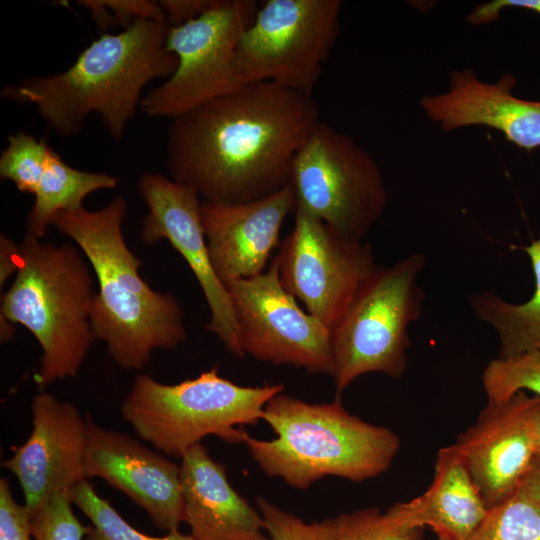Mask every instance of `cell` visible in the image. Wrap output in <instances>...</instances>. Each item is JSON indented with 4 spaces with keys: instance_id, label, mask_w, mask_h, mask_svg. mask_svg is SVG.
<instances>
[{
    "instance_id": "cell-1",
    "label": "cell",
    "mask_w": 540,
    "mask_h": 540,
    "mask_svg": "<svg viewBox=\"0 0 540 540\" xmlns=\"http://www.w3.org/2000/svg\"><path fill=\"white\" fill-rule=\"evenodd\" d=\"M319 121L311 95L274 82L246 84L172 119L167 168L203 201L261 199L290 182L296 155Z\"/></svg>"
},
{
    "instance_id": "cell-2",
    "label": "cell",
    "mask_w": 540,
    "mask_h": 540,
    "mask_svg": "<svg viewBox=\"0 0 540 540\" xmlns=\"http://www.w3.org/2000/svg\"><path fill=\"white\" fill-rule=\"evenodd\" d=\"M166 20L140 19L116 34L93 41L63 72L23 78L5 85L1 96L36 106L38 114L60 136L78 133L92 112L120 140L140 108L144 87L169 78L178 65L166 46Z\"/></svg>"
},
{
    "instance_id": "cell-3",
    "label": "cell",
    "mask_w": 540,
    "mask_h": 540,
    "mask_svg": "<svg viewBox=\"0 0 540 540\" xmlns=\"http://www.w3.org/2000/svg\"><path fill=\"white\" fill-rule=\"evenodd\" d=\"M126 212L127 202L118 195L99 210L61 212L53 225L76 243L97 278L91 313L96 339L117 365L141 370L155 349L171 350L186 341L187 331L178 300L141 277L142 263L122 231Z\"/></svg>"
},
{
    "instance_id": "cell-4",
    "label": "cell",
    "mask_w": 540,
    "mask_h": 540,
    "mask_svg": "<svg viewBox=\"0 0 540 540\" xmlns=\"http://www.w3.org/2000/svg\"><path fill=\"white\" fill-rule=\"evenodd\" d=\"M262 420L276 437L246 434L243 443L266 475L296 489L326 476L374 478L390 468L400 449L396 433L350 414L338 398L313 404L281 392L267 402Z\"/></svg>"
},
{
    "instance_id": "cell-5",
    "label": "cell",
    "mask_w": 540,
    "mask_h": 540,
    "mask_svg": "<svg viewBox=\"0 0 540 540\" xmlns=\"http://www.w3.org/2000/svg\"><path fill=\"white\" fill-rule=\"evenodd\" d=\"M19 245L18 270L1 297L0 317L24 326L38 341L42 356L34 379L44 390L75 377L94 344L95 292L90 264L78 247L27 233Z\"/></svg>"
},
{
    "instance_id": "cell-6",
    "label": "cell",
    "mask_w": 540,
    "mask_h": 540,
    "mask_svg": "<svg viewBox=\"0 0 540 540\" xmlns=\"http://www.w3.org/2000/svg\"><path fill=\"white\" fill-rule=\"evenodd\" d=\"M283 388V384L241 386L220 376L217 366L177 384L141 374L121 413L140 439L166 456L181 458L208 435L243 442L247 433L241 426L262 420L265 405Z\"/></svg>"
},
{
    "instance_id": "cell-7",
    "label": "cell",
    "mask_w": 540,
    "mask_h": 540,
    "mask_svg": "<svg viewBox=\"0 0 540 540\" xmlns=\"http://www.w3.org/2000/svg\"><path fill=\"white\" fill-rule=\"evenodd\" d=\"M425 264L423 253H413L388 266L376 265L361 284L331 330V376L338 395L368 373L394 379L405 373L409 326L423 310L418 278Z\"/></svg>"
},
{
    "instance_id": "cell-8",
    "label": "cell",
    "mask_w": 540,
    "mask_h": 540,
    "mask_svg": "<svg viewBox=\"0 0 540 540\" xmlns=\"http://www.w3.org/2000/svg\"><path fill=\"white\" fill-rule=\"evenodd\" d=\"M289 183L295 209L355 240L364 241L387 204L375 160L350 136L321 120L297 153Z\"/></svg>"
},
{
    "instance_id": "cell-9",
    "label": "cell",
    "mask_w": 540,
    "mask_h": 540,
    "mask_svg": "<svg viewBox=\"0 0 540 540\" xmlns=\"http://www.w3.org/2000/svg\"><path fill=\"white\" fill-rule=\"evenodd\" d=\"M339 0H268L236 47L241 85L274 82L311 95L339 32Z\"/></svg>"
},
{
    "instance_id": "cell-10",
    "label": "cell",
    "mask_w": 540,
    "mask_h": 540,
    "mask_svg": "<svg viewBox=\"0 0 540 540\" xmlns=\"http://www.w3.org/2000/svg\"><path fill=\"white\" fill-rule=\"evenodd\" d=\"M257 10L252 0H217L199 18L169 27L166 46L177 56V68L142 97L140 109L173 119L244 86L235 74V51Z\"/></svg>"
},
{
    "instance_id": "cell-11",
    "label": "cell",
    "mask_w": 540,
    "mask_h": 540,
    "mask_svg": "<svg viewBox=\"0 0 540 540\" xmlns=\"http://www.w3.org/2000/svg\"><path fill=\"white\" fill-rule=\"evenodd\" d=\"M225 287L244 355L273 365L303 368L310 374L331 375V331L303 310L283 287L276 256L265 272Z\"/></svg>"
},
{
    "instance_id": "cell-12",
    "label": "cell",
    "mask_w": 540,
    "mask_h": 540,
    "mask_svg": "<svg viewBox=\"0 0 540 540\" xmlns=\"http://www.w3.org/2000/svg\"><path fill=\"white\" fill-rule=\"evenodd\" d=\"M276 255L283 287L330 331L377 265L369 243L351 239L301 209Z\"/></svg>"
},
{
    "instance_id": "cell-13",
    "label": "cell",
    "mask_w": 540,
    "mask_h": 540,
    "mask_svg": "<svg viewBox=\"0 0 540 540\" xmlns=\"http://www.w3.org/2000/svg\"><path fill=\"white\" fill-rule=\"evenodd\" d=\"M138 190L148 208L141 240L146 244L167 240L179 252L209 307L210 319L204 329L213 333L230 353L243 358L230 295L211 264L201 221L200 196L191 187L152 172L140 176Z\"/></svg>"
},
{
    "instance_id": "cell-14",
    "label": "cell",
    "mask_w": 540,
    "mask_h": 540,
    "mask_svg": "<svg viewBox=\"0 0 540 540\" xmlns=\"http://www.w3.org/2000/svg\"><path fill=\"white\" fill-rule=\"evenodd\" d=\"M540 399L518 392L487 399L476 422L454 443L488 508L515 493L535 458Z\"/></svg>"
},
{
    "instance_id": "cell-15",
    "label": "cell",
    "mask_w": 540,
    "mask_h": 540,
    "mask_svg": "<svg viewBox=\"0 0 540 540\" xmlns=\"http://www.w3.org/2000/svg\"><path fill=\"white\" fill-rule=\"evenodd\" d=\"M32 431L2 466L19 481L29 516L54 494L83 480L87 423L68 402L40 390L32 401Z\"/></svg>"
},
{
    "instance_id": "cell-16",
    "label": "cell",
    "mask_w": 540,
    "mask_h": 540,
    "mask_svg": "<svg viewBox=\"0 0 540 540\" xmlns=\"http://www.w3.org/2000/svg\"><path fill=\"white\" fill-rule=\"evenodd\" d=\"M86 479L99 477L143 508L156 527L184 522L180 467L126 433L98 426L86 416Z\"/></svg>"
},
{
    "instance_id": "cell-17",
    "label": "cell",
    "mask_w": 540,
    "mask_h": 540,
    "mask_svg": "<svg viewBox=\"0 0 540 540\" xmlns=\"http://www.w3.org/2000/svg\"><path fill=\"white\" fill-rule=\"evenodd\" d=\"M296 199L290 183L244 203L201 202V221L212 267L225 285L264 272Z\"/></svg>"
},
{
    "instance_id": "cell-18",
    "label": "cell",
    "mask_w": 540,
    "mask_h": 540,
    "mask_svg": "<svg viewBox=\"0 0 540 540\" xmlns=\"http://www.w3.org/2000/svg\"><path fill=\"white\" fill-rule=\"evenodd\" d=\"M449 77L447 92L421 99L426 115L443 130L487 126L527 151L540 147V102L514 96L512 75L487 83L473 70L464 69L452 71Z\"/></svg>"
},
{
    "instance_id": "cell-19",
    "label": "cell",
    "mask_w": 540,
    "mask_h": 540,
    "mask_svg": "<svg viewBox=\"0 0 540 540\" xmlns=\"http://www.w3.org/2000/svg\"><path fill=\"white\" fill-rule=\"evenodd\" d=\"M184 522L196 540H269L263 518L198 443L180 458Z\"/></svg>"
},
{
    "instance_id": "cell-20",
    "label": "cell",
    "mask_w": 540,
    "mask_h": 540,
    "mask_svg": "<svg viewBox=\"0 0 540 540\" xmlns=\"http://www.w3.org/2000/svg\"><path fill=\"white\" fill-rule=\"evenodd\" d=\"M388 510L406 526L430 528L440 540H467L488 507L453 444L439 449L426 491Z\"/></svg>"
},
{
    "instance_id": "cell-21",
    "label": "cell",
    "mask_w": 540,
    "mask_h": 540,
    "mask_svg": "<svg viewBox=\"0 0 540 540\" xmlns=\"http://www.w3.org/2000/svg\"><path fill=\"white\" fill-rule=\"evenodd\" d=\"M523 250L530 258L535 279V290L527 302L513 304L492 291L472 293L469 297L476 316L496 330L501 358L540 351V238Z\"/></svg>"
},
{
    "instance_id": "cell-22",
    "label": "cell",
    "mask_w": 540,
    "mask_h": 540,
    "mask_svg": "<svg viewBox=\"0 0 540 540\" xmlns=\"http://www.w3.org/2000/svg\"><path fill=\"white\" fill-rule=\"evenodd\" d=\"M118 184L116 176L71 167L52 149L33 194L34 203L26 222L27 234L42 239L58 214L83 207L90 193L114 189Z\"/></svg>"
},
{
    "instance_id": "cell-23",
    "label": "cell",
    "mask_w": 540,
    "mask_h": 540,
    "mask_svg": "<svg viewBox=\"0 0 540 540\" xmlns=\"http://www.w3.org/2000/svg\"><path fill=\"white\" fill-rule=\"evenodd\" d=\"M68 496L92 523L84 540H196L191 534H183L178 529L165 536L144 534L128 524L111 506L100 497L88 480H83L70 489Z\"/></svg>"
},
{
    "instance_id": "cell-24",
    "label": "cell",
    "mask_w": 540,
    "mask_h": 540,
    "mask_svg": "<svg viewBox=\"0 0 540 540\" xmlns=\"http://www.w3.org/2000/svg\"><path fill=\"white\" fill-rule=\"evenodd\" d=\"M467 540H540V509L521 490L488 511Z\"/></svg>"
},
{
    "instance_id": "cell-25",
    "label": "cell",
    "mask_w": 540,
    "mask_h": 540,
    "mask_svg": "<svg viewBox=\"0 0 540 540\" xmlns=\"http://www.w3.org/2000/svg\"><path fill=\"white\" fill-rule=\"evenodd\" d=\"M487 399L505 401L518 392H532L540 399V351L491 360L482 374Z\"/></svg>"
},
{
    "instance_id": "cell-26",
    "label": "cell",
    "mask_w": 540,
    "mask_h": 540,
    "mask_svg": "<svg viewBox=\"0 0 540 540\" xmlns=\"http://www.w3.org/2000/svg\"><path fill=\"white\" fill-rule=\"evenodd\" d=\"M52 149L45 140L26 132L10 135L0 156L1 178L12 181L19 191L33 195Z\"/></svg>"
},
{
    "instance_id": "cell-27",
    "label": "cell",
    "mask_w": 540,
    "mask_h": 540,
    "mask_svg": "<svg viewBox=\"0 0 540 540\" xmlns=\"http://www.w3.org/2000/svg\"><path fill=\"white\" fill-rule=\"evenodd\" d=\"M333 519L337 540H423V529L404 525L389 510L361 509Z\"/></svg>"
},
{
    "instance_id": "cell-28",
    "label": "cell",
    "mask_w": 540,
    "mask_h": 540,
    "mask_svg": "<svg viewBox=\"0 0 540 540\" xmlns=\"http://www.w3.org/2000/svg\"><path fill=\"white\" fill-rule=\"evenodd\" d=\"M77 519L67 492L54 494L30 515L33 540H84L89 531Z\"/></svg>"
},
{
    "instance_id": "cell-29",
    "label": "cell",
    "mask_w": 540,
    "mask_h": 540,
    "mask_svg": "<svg viewBox=\"0 0 540 540\" xmlns=\"http://www.w3.org/2000/svg\"><path fill=\"white\" fill-rule=\"evenodd\" d=\"M256 506L269 540H337L334 519L306 523L263 497L257 498Z\"/></svg>"
},
{
    "instance_id": "cell-30",
    "label": "cell",
    "mask_w": 540,
    "mask_h": 540,
    "mask_svg": "<svg viewBox=\"0 0 540 540\" xmlns=\"http://www.w3.org/2000/svg\"><path fill=\"white\" fill-rule=\"evenodd\" d=\"M78 3L91 12L102 29L111 25H122L126 29L140 19L166 20L160 4L153 1L81 0Z\"/></svg>"
},
{
    "instance_id": "cell-31",
    "label": "cell",
    "mask_w": 540,
    "mask_h": 540,
    "mask_svg": "<svg viewBox=\"0 0 540 540\" xmlns=\"http://www.w3.org/2000/svg\"><path fill=\"white\" fill-rule=\"evenodd\" d=\"M30 516L19 504L4 478L0 480V540H31Z\"/></svg>"
},
{
    "instance_id": "cell-32",
    "label": "cell",
    "mask_w": 540,
    "mask_h": 540,
    "mask_svg": "<svg viewBox=\"0 0 540 540\" xmlns=\"http://www.w3.org/2000/svg\"><path fill=\"white\" fill-rule=\"evenodd\" d=\"M217 0H162L159 2L170 27H178L199 18Z\"/></svg>"
},
{
    "instance_id": "cell-33",
    "label": "cell",
    "mask_w": 540,
    "mask_h": 540,
    "mask_svg": "<svg viewBox=\"0 0 540 540\" xmlns=\"http://www.w3.org/2000/svg\"><path fill=\"white\" fill-rule=\"evenodd\" d=\"M507 7L525 8L540 14V0H493L478 5L467 17L471 24H487L499 18V13Z\"/></svg>"
},
{
    "instance_id": "cell-34",
    "label": "cell",
    "mask_w": 540,
    "mask_h": 540,
    "mask_svg": "<svg viewBox=\"0 0 540 540\" xmlns=\"http://www.w3.org/2000/svg\"><path fill=\"white\" fill-rule=\"evenodd\" d=\"M20 245L7 235L0 236V286L17 273Z\"/></svg>"
},
{
    "instance_id": "cell-35",
    "label": "cell",
    "mask_w": 540,
    "mask_h": 540,
    "mask_svg": "<svg viewBox=\"0 0 540 540\" xmlns=\"http://www.w3.org/2000/svg\"><path fill=\"white\" fill-rule=\"evenodd\" d=\"M518 489L525 493L540 509V458L535 456Z\"/></svg>"
},
{
    "instance_id": "cell-36",
    "label": "cell",
    "mask_w": 540,
    "mask_h": 540,
    "mask_svg": "<svg viewBox=\"0 0 540 540\" xmlns=\"http://www.w3.org/2000/svg\"><path fill=\"white\" fill-rule=\"evenodd\" d=\"M15 335V324L9 320L0 318V340L2 343L11 341Z\"/></svg>"
},
{
    "instance_id": "cell-37",
    "label": "cell",
    "mask_w": 540,
    "mask_h": 540,
    "mask_svg": "<svg viewBox=\"0 0 540 540\" xmlns=\"http://www.w3.org/2000/svg\"><path fill=\"white\" fill-rule=\"evenodd\" d=\"M535 456L540 458V411L538 413L537 423H536Z\"/></svg>"
},
{
    "instance_id": "cell-38",
    "label": "cell",
    "mask_w": 540,
    "mask_h": 540,
    "mask_svg": "<svg viewBox=\"0 0 540 540\" xmlns=\"http://www.w3.org/2000/svg\"><path fill=\"white\" fill-rule=\"evenodd\" d=\"M437 540H440V539H437Z\"/></svg>"
}]
</instances>
